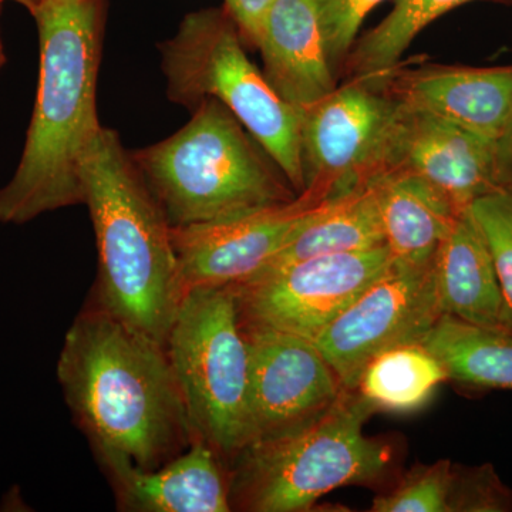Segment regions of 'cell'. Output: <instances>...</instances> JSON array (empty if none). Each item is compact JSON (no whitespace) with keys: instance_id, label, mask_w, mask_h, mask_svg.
<instances>
[{"instance_id":"10","label":"cell","mask_w":512,"mask_h":512,"mask_svg":"<svg viewBox=\"0 0 512 512\" xmlns=\"http://www.w3.org/2000/svg\"><path fill=\"white\" fill-rule=\"evenodd\" d=\"M441 315L431 262L417 266L393 259L320 333L315 345L343 389L356 390L373 357L394 346L421 342Z\"/></svg>"},{"instance_id":"24","label":"cell","mask_w":512,"mask_h":512,"mask_svg":"<svg viewBox=\"0 0 512 512\" xmlns=\"http://www.w3.org/2000/svg\"><path fill=\"white\" fill-rule=\"evenodd\" d=\"M454 464L440 460L416 466L394 490L377 495L372 512H448Z\"/></svg>"},{"instance_id":"13","label":"cell","mask_w":512,"mask_h":512,"mask_svg":"<svg viewBox=\"0 0 512 512\" xmlns=\"http://www.w3.org/2000/svg\"><path fill=\"white\" fill-rule=\"evenodd\" d=\"M389 173L423 178L458 211L504 190L497 140L403 104L380 175Z\"/></svg>"},{"instance_id":"6","label":"cell","mask_w":512,"mask_h":512,"mask_svg":"<svg viewBox=\"0 0 512 512\" xmlns=\"http://www.w3.org/2000/svg\"><path fill=\"white\" fill-rule=\"evenodd\" d=\"M165 349L194 440L231 463L252 440L249 352L234 288L185 292Z\"/></svg>"},{"instance_id":"26","label":"cell","mask_w":512,"mask_h":512,"mask_svg":"<svg viewBox=\"0 0 512 512\" xmlns=\"http://www.w3.org/2000/svg\"><path fill=\"white\" fill-rule=\"evenodd\" d=\"M382 2L384 0H316L326 52L336 77L342 72L362 23Z\"/></svg>"},{"instance_id":"16","label":"cell","mask_w":512,"mask_h":512,"mask_svg":"<svg viewBox=\"0 0 512 512\" xmlns=\"http://www.w3.org/2000/svg\"><path fill=\"white\" fill-rule=\"evenodd\" d=\"M117 505L130 512H229V470L217 451L194 440L156 470L104 466Z\"/></svg>"},{"instance_id":"19","label":"cell","mask_w":512,"mask_h":512,"mask_svg":"<svg viewBox=\"0 0 512 512\" xmlns=\"http://www.w3.org/2000/svg\"><path fill=\"white\" fill-rule=\"evenodd\" d=\"M384 245L376 188L369 183L330 198L319 214L254 276L278 271L306 259L367 251Z\"/></svg>"},{"instance_id":"21","label":"cell","mask_w":512,"mask_h":512,"mask_svg":"<svg viewBox=\"0 0 512 512\" xmlns=\"http://www.w3.org/2000/svg\"><path fill=\"white\" fill-rule=\"evenodd\" d=\"M448 375L439 359L421 342L394 346L373 357L356 390L387 412H413L426 404Z\"/></svg>"},{"instance_id":"30","label":"cell","mask_w":512,"mask_h":512,"mask_svg":"<svg viewBox=\"0 0 512 512\" xmlns=\"http://www.w3.org/2000/svg\"><path fill=\"white\" fill-rule=\"evenodd\" d=\"M6 2V0H5ZM10 2L18 3V5L23 6L30 15L36 12L37 8L42 5L43 0H10Z\"/></svg>"},{"instance_id":"22","label":"cell","mask_w":512,"mask_h":512,"mask_svg":"<svg viewBox=\"0 0 512 512\" xmlns=\"http://www.w3.org/2000/svg\"><path fill=\"white\" fill-rule=\"evenodd\" d=\"M471 2L478 0H396L392 12L375 29L356 39L340 73L346 79H353L393 69L430 23Z\"/></svg>"},{"instance_id":"8","label":"cell","mask_w":512,"mask_h":512,"mask_svg":"<svg viewBox=\"0 0 512 512\" xmlns=\"http://www.w3.org/2000/svg\"><path fill=\"white\" fill-rule=\"evenodd\" d=\"M400 111L379 74L348 79L303 110V192L326 201L376 180Z\"/></svg>"},{"instance_id":"28","label":"cell","mask_w":512,"mask_h":512,"mask_svg":"<svg viewBox=\"0 0 512 512\" xmlns=\"http://www.w3.org/2000/svg\"><path fill=\"white\" fill-rule=\"evenodd\" d=\"M498 157H500L501 180L504 190L512 192V126L498 140Z\"/></svg>"},{"instance_id":"4","label":"cell","mask_w":512,"mask_h":512,"mask_svg":"<svg viewBox=\"0 0 512 512\" xmlns=\"http://www.w3.org/2000/svg\"><path fill=\"white\" fill-rule=\"evenodd\" d=\"M173 136L130 151L171 227L218 224L298 197L237 117L202 100Z\"/></svg>"},{"instance_id":"3","label":"cell","mask_w":512,"mask_h":512,"mask_svg":"<svg viewBox=\"0 0 512 512\" xmlns=\"http://www.w3.org/2000/svg\"><path fill=\"white\" fill-rule=\"evenodd\" d=\"M83 178L99 254L94 302L165 345L184 298L173 227L113 128H101Z\"/></svg>"},{"instance_id":"20","label":"cell","mask_w":512,"mask_h":512,"mask_svg":"<svg viewBox=\"0 0 512 512\" xmlns=\"http://www.w3.org/2000/svg\"><path fill=\"white\" fill-rule=\"evenodd\" d=\"M421 343L440 360L448 382L512 390V333L441 315Z\"/></svg>"},{"instance_id":"14","label":"cell","mask_w":512,"mask_h":512,"mask_svg":"<svg viewBox=\"0 0 512 512\" xmlns=\"http://www.w3.org/2000/svg\"><path fill=\"white\" fill-rule=\"evenodd\" d=\"M403 106L500 140L512 126V64L473 67L423 63L380 73Z\"/></svg>"},{"instance_id":"25","label":"cell","mask_w":512,"mask_h":512,"mask_svg":"<svg viewBox=\"0 0 512 512\" xmlns=\"http://www.w3.org/2000/svg\"><path fill=\"white\" fill-rule=\"evenodd\" d=\"M512 491L491 464H454L448 512H511Z\"/></svg>"},{"instance_id":"23","label":"cell","mask_w":512,"mask_h":512,"mask_svg":"<svg viewBox=\"0 0 512 512\" xmlns=\"http://www.w3.org/2000/svg\"><path fill=\"white\" fill-rule=\"evenodd\" d=\"M468 211L493 259L503 295V326L512 333V192L500 190L484 195Z\"/></svg>"},{"instance_id":"15","label":"cell","mask_w":512,"mask_h":512,"mask_svg":"<svg viewBox=\"0 0 512 512\" xmlns=\"http://www.w3.org/2000/svg\"><path fill=\"white\" fill-rule=\"evenodd\" d=\"M255 49L266 80L298 109H309L336 89L316 0H276Z\"/></svg>"},{"instance_id":"7","label":"cell","mask_w":512,"mask_h":512,"mask_svg":"<svg viewBox=\"0 0 512 512\" xmlns=\"http://www.w3.org/2000/svg\"><path fill=\"white\" fill-rule=\"evenodd\" d=\"M245 46L227 9L188 13L158 46L167 97L190 111L202 100L220 101L266 151L278 153L298 137L301 113L276 93Z\"/></svg>"},{"instance_id":"11","label":"cell","mask_w":512,"mask_h":512,"mask_svg":"<svg viewBox=\"0 0 512 512\" xmlns=\"http://www.w3.org/2000/svg\"><path fill=\"white\" fill-rule=\"evenodd\" d=\"M302 192L295 200L218 224L171 228L181 285L224 288L248 281L325 207Z\"/></svg>"},{"instance_id":"1","label":"cell","mask_w":512,"mask_h":512,"mask_svg":"<svg viewBox=\"0 0 512 512\" xmlns=\"http://www.w3.org/2000/svg\"><path fill=\"white\" fill-rule=\"evenodd\" d=\"M56 373L101 467L156 470L194 441L165 345L96 302L67 330Z\"/></svg>"},{"instance_id":"29","label":"cell","mask_w":512,"mask_h":512,"mask_svg":"<svg viewBox=\"0 0 512 512\" xmlns=\"http://www.w3.org/2000/svg\"><path fill=\"white\" fill-rule=\"evenodd\" d=\"M3 3H5V0H0V20H2ZM6 62H8V56H6L5 43H3L2 37V25H0V72H2Z\"/></svg>"},{"instance_id":"18","label":"cell","mask_w":512,"mask_h":512,"mask_svg":"<svg viewBox=\"0 0 512 512\" xmlns=\"http://www.w3.org/2000/svg\"><path fill=\"white\" fill-rule=\"evenodd\" d=\"M372 184L379 202L384 242L394 261L429 265L463 211L417 175L383 174Z\"/></svg>"},{"instance_id":"27","label":"cell","mask_w":512,"mask_h":512,"mask_svg":"<svg viewBox=\"0 0 512 512\" xmlns=\"http://www.w3.org/2000/svg\"><path fill=\"white\" fill-rule=\"evenodd\" d=\"M276 0H225V9L237 23L245 45L256 47L266 13Z\"/></svg>"},{"instance_id":"5","label":"cell","mask_w":512,"mask_h":512,"mask_svg":"<svg viewBox=\"0 0 512 512\" xmlns=\"http://www.w3.org/2000/svg\"><path fill=\"white\" fill-rule=\"evenodd\" d=\"M376 412L357 390L343 389L312 420L252 440L229 463L232 510L308 511L336 488L380 480L393 453L363 431Z\"/></svg>"},{"instance_id":"12","label":"cell","mask_w":512,"mask_h":512,"mask_svg":"<svg viewBox=\"0 0 512 512\" xmlns=\"http://www.w3.org/2000/svg\"><path fill=\"white\" fill-rule=\"evenodd\" d=\"M242 328L252 440L306 423L338 400L343 386L313 340L264 326L242 323Z\"/></svg>"},{"instance_id":"9","label":"cell","mask_w":512,"mask_h":512,"mask_svg":"<svg viewBox=\"0 0 512 512\" xmlns=\"http://www.w3.org/2000/svg\"><path fill=\"white\" fill-rule=\"evenodd\" d=\"M386 245L319 256L232 286L244 325L313 340L389 268Z\"/></svg>"},{"instance_id":"17","label":"cell","mask_w":512,"mask_h":512,"mask_svg":"<svg viewBox=\"0 0 512 512\" xmlns=\"http://www.w3.org/2000/svg\"><path fill=\"white\" fill-rule=\"evenodd\" d=\"M431 269L443 315L504 329L503 295L493 259L470 211L458 215L437 248Z\"/></svg>"},{"instance_id":"2","label":"cell","mask_w":512,"mask_h":512,"mask_svg":"<svg viewBox=\"0 0 512 512\" xmlns=\"http://www.w3.org/2000/svg\"><path fill=\"white\" fill-rule=\"evenodd\" d=\"M107 0H43L39 82L18 168L0 188V224L84 205L83 168L101 128L97 77Z\"/></svg>"}]
</instances>
